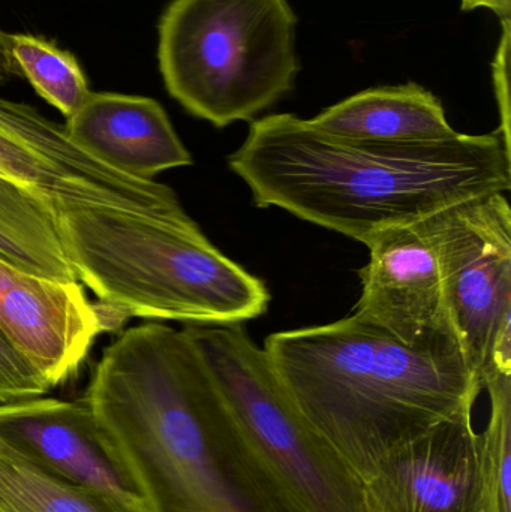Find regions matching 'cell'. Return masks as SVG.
Here are the masks:
<instances>
[{"mask_svg": "<svg viewBox=\"0 0 511 512\" xmlns=\"http://www.w3.org/2000/svg\"><path fill=\"white\" fill-rule=\"evenodd\" d=\"M65 129L96 161L134 179L192 164L167 111L146 96L92 92Z\"/></svg>", "mask_w": 511, "mask_h": 512, "instance_id": "cell-13", "label": "cell"}, {"mask_svg": "<svg viewBox=\"0 0 511 512\" xmlns=\"http://www.w3.org/2000/svg\"><path fill=\"white\" fill-rule=\"evenodd\" d=\"M501 21H503V36H501L492 68H494L495 95H497L501 116V128L498 134L503 137L506 146L510 147V18H501Z\"/></svg>", "mask_w": 511, "mask_h": 512, "instance_id": "cell-20", "label": "cell"}, {"mask_svg": "<svg viewBox=\"0 0 511 512\" xmlns=\"http://www.w3.org/2000/svg\"><path fill=\"white\" fill-rule=\"evenodd\" d=\"M0 441L65 480L147 510L134 478L108 445L84 399L41 396L3 403Z\"/></svg>", "mask_w": 511, "mask_h": 512, "instance_id": "cell-12", "label": "cell"}, {"mask_svg": "<svg viewBox=\"0 0 511 512\" xmlns=\"http://www.w3.org/2000/svg\"><path fill=\"white\" fill-rule=\"evenodd\" d=\"M279 379L362 483L395 448L474 409L482 382L461 349L408 346L356 316L270 334Z\"/></svg>", "mask_w": 511, "mask_h": 512, "instance_id": "cell-3", "label": "cell"}, {"mask_svg": "<svg viewBox=\"0 0 511 512\" xmlns=\"http://www.w3.org/2000/svg\"><path fill=\"white\" fill-rule=\"evenodd\" d=\"M237 426L302 512H368L360 478L312 429L242 324L186 325Z\"/></svg>", "mask_w": 511, "mask_h": 512, "instance_id": "cell-6", "label": "cell"}, {"mask_svg": "<svg viewBox=\"0 0 511 512\" xmlns=\"http://www.w3.org/2000/svg\"><path fill=\"white\" fill-rule=\"evenodd\" d=\"M0 512H149L65 480L0 441Z\"/></svg>", "mask_w": 511, "mask_h": 512, "instance_id": "cell-16", "label": "cell"}, {"mask_svg": "<svg viewBox=\"0 0 511 512\" xmlns=\"http://www.w3.org/2000/svg\"><path fill=\"white\" fill-rule=\"evenodd\" d=\"M462 11L489 9L500 18H510L511 0H461Z\"/></svg>", "mask_w": 511, "mask_h": 512, "instance_id": "cell-22", "label": "cell"}, {"mask_svg": "<svg viewBox=\"0 0 511 512\" xmlns=\"http://www.w3.org/2000/svg\"><path fill=\"white\" fill-rule=\"evenodd\" d=\"M309 122L333 137L377 143H431L459 134L440 99L416 83L363 90Z\"/></svg>", "mask_w": 511, "mask_h": 512, "instance_id": "cell-14", "label": "cell"}, {"mask_svg": "<svg viewBox=\"0 0 511 512\" xmlns=\"http://www.w3.org/2000/svg\"><path fill=\"white\" fill-rule=\"evenodd\" d=\"M0 331L51 390L74 379L102 333L101 303L78 282L27 273L0 259Z\"/></svg>", "mask_w": 511, "mask_h": 512, "instance_id": "cell-11", "label": "cell"}, {"mask_svg": "<svg viewBox=\"0 0 511 512\" xmlns=\"http://www.w3.org/2000/svg\"><path fill=\"white\" fill-rule=\"evenodd\" d=\"M41 373L0 331V405L50 393Z\"/></svg>", "mask_w": 511, "mask_h": 512, "instance_id": "cell-19", "label": "cell"}, {"mask_svg": "<svg viewBox=\"0 0 511 512\" xmlns=\"http://www.w3.org/2000/svg\"><path fill=\"white\" fill-rule=\"evenodd\" d=\"M18 75L20 71L12 59L9 33L0 29V87L5 86L12 77H18Z\"/></svg>", "mask_w": 511, "mask_h": 512, "instance_id": "cell-21", "label": "cell"}, {"mask_svg": "<svg viewBox=\"0 0 511 512\" xmlns=\"http://www.w3.org/2000/svg\"><path fill=\"white\" fill-rule=\"evenodd\" d=\"M228 165L255 206L368 246L471 198L511 189V153L498 132L431 143H377L324 134L294 114L252 120Z\"/></svg>", "mask_w": 511, "mask_h": 512, "instance_id": "cell-2", "label": "cell"}, {"mask_svg": "<svg viewBox=\"0 0 511 512\" xmlns=\"http://www.w3.org/2000/svg\"><path fill=\"white\" fill-rule=\"evenodd\" d=\"M491 414L479 433L489 512H511V372L488 369L482 375Z\"/></svg>", "mask_w": 511, "mask_h": 512, "instance_id": "cell-18", "label": "cell"}, {"mask_svg": "<svg viewBox=\"0 0 511 512\" xmlns=\"http://www.w3.org/2000/svg\"><path fill=\"white\" fill-rule=\"evenodd\" d=\"M296 33L287 0H173L159 21L165 87L216 128L254 120L296 83Z\"/></svg>", "mask_w": 511, "mask_h": 512, "instance_id": "cell-5", "label": "cell"}, {"mask_svg": "<svg viewBox=\"0 0 511 512\" xmlns=\"http://www.w3.org/2000/svg\"><path fill=\"white\" fill-rule=\"evenodd\" d=\"M59 230L78 280L128 318L230 325L269 309L263 280L216 249L194 219L83 207L59 213Z\"/></svg>", "mask_w": 511, "mask_h": 512, "instance_id": "cell-4", "label": "cell"}, {"mask_svg": "<svg viewBox=\"0 0 511 512\" xmlns=\"http://www.w3.org/2000/svg\"><path fill=\"white\" fill-rule=\"evenodd\" d=\"M149 512H302L249 444L185 330L158 322L105 348L86 397Z\"/></svg>", "mask_w": 511, "mask_h": 512, "instance_id": "cell-1", "label": "cell"}, {"mask_svg": "<svg viewBox=\"0 0 511 512\" xmlns=\"http://www.w3.org/2000/svg\"><path fill=\"white\" fill-rule=\"evenodd\" d=\"M9 42L15 66L35 92L66 119L74 116L92 93L77 59L41 36L15 33Z\"/></svg>", "mask_w": 511, "mask_h": 512, "instance_id": "cell-17", "label": "cell"}, {"mask_svg": "<svg viewBox=\"0 0 511 512\" xmlns=\"http://www.w3.org/2000/svg\"><path fill=\"white\" fill-rule=\"evenodd\" d=\"M423 225L440 258L465 360L482 382L498 333L511 325L509 198L503 192L471 198Z\"/></svg>", "mask_w": 511, "mask_h": 512, "instance_id": "cell-8", "label": "cell"}, {"mask_svg": "<svg viewBox=\"0 0 511 512\" xmlns=\"http://www.w3.org/2000/svg\"><path fill=\"white\" fill-rule=\"evenodd\" d=\"M473 411L390 451L363 483L368 512H489Z\"/></svg>", "mask_w": 511, "mask_h": 512, "instance_id": "cell-10", "label": "cell"}, {"mask_svg": "<svg viewBox=\"0 0 511 512\" xmlns=\"http://www.w3.org/2000/svg\"><path fill=\"white\" fill-rule=\"evenodd\" d=\"M353 315L408 346L461 349L440 258L423 222L372 240Z\"/></svg>", "mask_w": 511, "mask_h": 512, "instance_id": "cell-9", "label": "cell"}, {"mask_svg": "<svg viewBox=\"0 0 511 512\" xmlns=\"http://www.w3.org/2000/svg\"><path fill=\"white\" fill-rule=\"evenodd\" d=\"M0 259L36 276L78 282L59 230V212L35 192L0 176Z\"/></svg>", "mask_w": 511, "mask_h": 512, "instance_id": "cell-15", "label": "cell"}, {"mask_svg": "<svg viewBox=\"0 0 511 512\" xmlns=\"http://www.w3.org/2000/svg\"><path fill=\"white\" fill-rule=\"evenodd\" d=\"M0 176L35 192L59 213L99 207L161 221L191 219L170 186L101 164L69 138L65 125L5 98H0Z\"/></svg>", "mask_w": 511, "mask_h": 512, "instance_id": "cell-7", "label": "cell"}]
</instances>
